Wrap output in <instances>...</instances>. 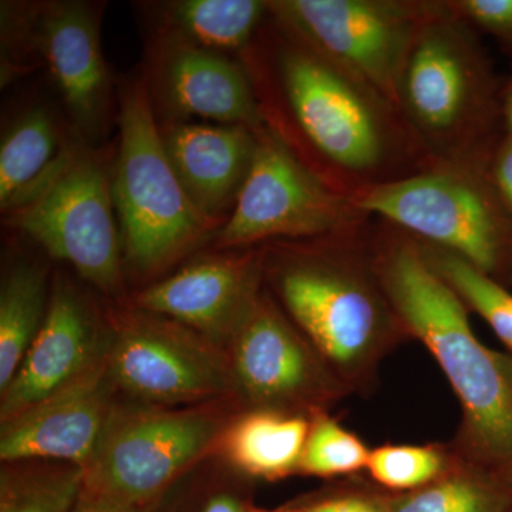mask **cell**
Segmentation results:
<instances>
[{
    "instance_id": "25",
    "label": "cell",
    "mask_w": 512,
    "mask_h": 512,
    "mask_svg": "<svg viewBox=\"0 0 512 512\" xmlns=\"http://www.w3.org/2000/svg\"><path fill=\"white\" fill-rule=\"evenodd\" d=\"M419 242V241H417ZM421 251L427 261L444 279L468 311L477 313L490 325L497 338L512 353V292L511 289L497 284L466 261L444 251V249L421 244Z\"/></svg>"
},
{
    "instance_id": "17",
    "label": "cell",
    "mask_w": 512,
    "mask_h": 512,
    "mask_svg": "<svg viewBox=\"0 0 512 512\" xmlns=\"http://www.w3.org/2000/svg\"><path fill=\"white\" fill-rule=\"evenodd\" d=\"M157 86L175 116L244 126L256 133L266 127L247 66L221 53L165 36Z\"/></svg>"
},
{
    "instance_id": "33",
    "label": "cell",
    "mask_w": 512,
    "mask_h": 512,
    "mask_svg": "<svg viewBox=\"0 0 512 512\" xmlns=\"http://www.w3.org/2000/svg\"><path fill=\"white\" fill-rule=\"evenodd\" d=\"M495 362L500 367L501 375H503L505 384H507L508 393L512 400V353L498 352L494 350Z\"/></svg>"
},
{
    "instance_id": "28",
    "label": "cell",
    "mask_w": 512,
    "mask_h": 512,
    "mask_svg": "<svg viewBox=\"0 0 512 512\" xmlns=\"http://www.w3.org/2000/svg\"><path fill=\"white\" fill-rule=\"evenodd\" d=\"M447 8L478 35H488L512 57V0H446Z\"/></svg>"
},
{
    "instance_id": "7",
    "label": "cell",
    "mask_w": 512,
    "mask_h": 512,
    "mask_svg": "<svg viewBox=\"0 0 512 512\" xmlns=\"http://www.w3.org/2000/svg\"><path fill=\"white\" fill-rule=\"evenodd\" d=\"M244 410L237 399L187 407L117 404L83 468V490L147 511L195 464L221 450Z\"/></svg>"
},
{
    "instance_id": "21",
    "label": "cell",
    "mask_w": 512,
    "mask_h": 512,
    "mask_svg": "<svg viewBox=\"0 0 512 512\" xmlns=\"http://www.w3.org/2000/svg\"><path fill=\"white\" fill-rule=\"evenodd\" d=\"M269 18L261 0H178L165 5L167 36L202 49L247 52Z\"/></svg>"
},
{
    "instance_id": "20",
    "label": "cell",
    "mask_w": 512,
    "mask_h": 512,
    "mask_svg": "<svg viewBox=\"0 0 512 512\" xmlns=\"http://www.w3.org/2000/svg\"><path fill=\"white\" fill-rule=\"evenodd\" d=\"M311 419L268 410H244L222 440L228 463L245 476L278 481L299 474Z\"/></svg>"
},
{
    "instance_id": "26",
    "label": "cell",
    "mask_w": 512,
    "mask_h": 512,
    "mask_svg": "<svg viewBox=\"0 0 512 512\" xmlns=\"http://www.w3.org/2000/svg\"><path fill=\"white\" fill-rule=\"evenodd\" d=\"M456 457L450 443L384 444L372 448L366 471L387 493H412L443 476Z\"/></svg>"
},
{
    "instance_id": "34",
    "label": "cell",
    "mask_w": 512,
    "mask_h": 512,
    "mask_svg": "<svg viewBox=\"0 0 512 512\" xmlns=\"http://www.w3.org/2000/svg\"><path fill=\"white\" fill-rule=\"evenodd\" d=\"M504 127L507 133H512V76L504 84L503 92Z\"/></svg>"
},
{
    "instance_id": "1",
    "label": "cell",
    "mask_w": 512,
    "mask_h": 512,
    "mask_svg": "<svg viewBox=\"0 0 512 512\" xmlns=\"http://www.w3.org/2000/svg\"><path fill=\"white\" fill-rule=\"evenodd\" d=\"M244 64L266 127L340 194L356 198L434 164L392 101L271 12Z\"/></svg>"
},
{
    "instance_id": "11",
    "label": "cell",
    "mask_w": 512,
    "mask_h": 512,
    "mask_svg": "<svg viewBox=\"0 0 512 512\" xmlns=\"http://www.w3.org/2000/svg\"><path fill=\"white\" fill-rule=\"evenodd\" d=\"M433 0H272V18L396 106L397 82ZM397 109V107H396Z\"/></svg>"
},
{
    "instance_id": "31",
    "label": "cell",
    "mask_w": 512,
    "mask_h": 512,
    "mask_svg": "<svg viewBox=\"0 0 512 512\" xmlns=\"http://www.w3.org/2000/svg\"><path fill=\"white\" fill-rule=\"evenodd\" d=\"M72 512H146L138 510L131 505L119 503V501L110 500V498L100 497V495L89 493L83 490L74 504Z\"/></svg>"
},
{
    "instance_id": "15",
    "label": "cell",
    "mask_w": 512,
    "mask_h": 512,
    "mask_svg": "<svg viewBox=\"0 0 512 512\" xmlns=\"http://www.w3.org/2000/svg\"><path fill=\"white\" fill-rule=\"evenodd\" d=\"M117 392L106 359L76 382L3 421L2 463L50 460L84 468L116 409Z\"/></svg>"
},
{
    "instance_id": "23",
    "label": "cell",
    "mask_w": 512,
    "mask_h": 512,
    "mask_svg": "<svg viewBox=\"0 0 512 512\" xmlns=\"http://www.w3.org/2000/svg\"><path fill=\"white\" fill-rule=\"evenodd\" d=\"M45 266L20 262L0 289V392L16 375L45 322L50 292Z\"/></svg>"
},
{
    "instance_id": "30",
    "label": "cell",
    "mask_w": 512,
    "mask_h": 512,
    "mask_svg": "<svg viewBox=\"0 0 512 512\" xmlns=\"http://www.w3.org/2000/svg\"><path fill=\"white\" fill-rule=\"evenodd\" d=\"M488 170L512 212V133L505 131L490 158Z\"/></svg>"
},
{
    "instance_id": "16",
    "label": "cell",
    "mask_w": 512,
    "mask_h": 512,
    "mask_svg": "<svg viewBox=\"0 0 512 512\" xmlns=\"http://www.w3.org/2000/svg\"><path fill=\"white\" fill-rule=\"evenodd\" d=\"M97 5L47 3L32 13L33 45L45 60L74 127L90 140L104 133L111 77L100 43Z\"/></svg>"
},
{
    "instance_id": "35",
    "label": "cell",
    "mask_w": 512,
    "mask_h": 512,
    "mask_svg": "<svg viewBox=\"0 0 512 512\" xmlns=\"http://www.w3.org/2000/svg\"><path fill=\"white\" fill-rule=\"evenodd\" d=\"M247 512H305V511H303L302 508H295V510L268 511V510H261V508H255V507H251V505H248Z\"/></svg>"
},
{
    "instance_id": "3",
    "label": "cell",
    "mask_w": 512,
    "mask_h": 512,
    "mask_svg": "<svg viewBox=\"0 0 512 512\" xmlns=\"http://www.w3.org/2000/svg\"><path fill=\"white\" fill-rule=\"evenodd\" d=\"M370 242L377 274L407 335L437 360L460 403L451 447L512 483V400L494 350L474 335L467 306L416 239L375 218Z\"/></svg>"
},
{
    "instance_id": "4",
    "label": "cell",
    "mask_w": 512,
    "mask_h": 512,
    "mask_svg": "<svg viewBox=\"0 0 512 512\" xmlns=\"http://www.w3.org/2000/svg\"><path fill=\"white\" fill-rule=\"evenodd\" d=\"M504 84L480 35L433 0L406 60L396 107L433 163L487 165L505 133Z\"/></svg>"
},
{
    "instance_id": "27",
    "label": "cell",
    "mask_w": 512,
    "mask_h": 512,
    "mask_svg": "<svg viewBox=\"0 0 512 512\" xmlns=\"http://www.w3.org/2000/svg\"><path fill=\"white\" fill-rule=\"evenodd\" d=\"M370 451L365 441L329 412L319 413L311 419L299 474L320 478L356 476L366 471Z\"/></svg>"
},
{
    "instance_id": "5",
    "label": "cell",
    "mask_w": 512,
    "mask_h": 512,
    "mask_svg": "<svg viewBox=\"0 0 512 512\" xmlns=\"http://www.w3.org/2000/svg\"><path fill=\"white\" fill-rule=\"evenodd\" d=\"M353 200L370 217L512 289V212L488 164L434 163Z\"/></svg>"
},
{
    "instance_id": "9",
    "label": "cell",
    "mask_w": 512,
    "mask_h": 512,
    "mask_svg": "<svg viewBox=\"0 0 512 512\" xmlns=\"http://www.w3.org/2000/svg\"><path fill=\"white\" fill-rule=\"evenodd\" d=\"M106 318L107 363L121 392L165 407L239 400L227 350L200 333L133 305Z\"/></svg>"
},
{
    "instance_id": "29",
    "label": "cell",
    "mask_w": 512,
    "mask_h": 512,
    "mask_svg": "<svg viewBox=\"0 0 512 512\" xmlns=\"http://www.w3.org/2000/svg\"><path fill=\"white\" fill-rule=\"evenodd\" d=\"M301 508L305 512H392L386 491L355 485L320 495Z\"/></svg>"
},
{
    "instance_id": "6",
    "label": "cell",
    "mask_w": 512,
    "mask_h": 512,
    "mask_svg": "<svg viewBox=\"0 0 512 512\" xmlns=\"http://www.w3.org/2000/svg\"><path fill=\"white\" fill-rule=\"evenodd\" d=\"M119 120L111 192L124 259L137 275L153 276L217 234L222 222L202 214L178 180L146 87H126Z\"/></svg>"
},
{
    "instance_id": "19",
    "label": "cell",
    "mask_w": 512,
    "mask_h": 512,
    "mask_svg": "<svg viewBox=\"0 0 512 512\" xmlns=\"http://www.w3.org/2000/svg\"><path fill=\"white\" fill-rule=\"evenodd\" d=\"M79 150L67 144L52 111L33 106L20 114L0 144V207L28 204L62 173Z\"/></svg>"
},
{
    "instance_id": "2",
    "label": "cell",
    "mask_w": 512,
    "mask_h": 512,
    "mask_svg": "<svg viewBox=\"0 0 512 512\" xmlns=\"http://www.w3.org/2000/svg\"><path fill=\"white\" fill-rule=\"evenodd\" d=\"M373 221L261 247L266 289L352 394L372 393L383 360L410 339L377 274Z\"/></svg>"
},
{
    "instance_id": "18",
    "label": "cell",
    "mask_w": 512,
    "mask_h": 512,
    "mask_svg": "<svg viewBox=\"0 0 512 512\" xmlns=\"http://www.w3.org/2000/svg\"><path fill=\"white\" fill-rule=\"evenodd\" d=\"M168 160L195 207L222 222L254 161L258 133L244 126L173 121L160 127Z\"/></svg>"
},
{
    "instance_id": "24",
    "label": "cell",
    "mask_w": 512,
    "mask_h": 512,
    "mask_svg": "<svg viewBox=\"0 0 512 512\" xmlns=\"http://www.w3.org/2000/svg\"><path fill=\"white\" fill-rule=\"evenodd\" d=\"M83 476V467L62 461L3 463L0 512H72Z\"/></svg>"
},
{
    "instance_id": "22",
    "label": "cell",
    "mask_w": 512,
    "mask_h": 512,
    "mask_svg": "<svg viewBox=\"0 0 512 512\" xmlns=\"http://www.w3.org/2000/svg\"><path fill=\"white\" fill-rule=\"evenodd\" d=\"M386 495L392 512H512V483L458 454L426 487Z\"/></svg>"
},
{
    "instance_id": "8",
    "label": "cell",
    "mask_w": 512,
    "mask_h": 512,
    "mask_svg": "<svg viewBox=\"0 0 512 512\" xmlns=\"http://www.w3.org/2000/svg\"><path fill=\"white\" fill-rule=\"evenodd\" d=\"M373 217L330 188L274 131H258L254 161L237 202L214 235L218 251L346 234Z\"/></svg>"
},
{
    "instance_id": "32",
    "label": "cell",
    "mask_w": 512,
    "mask_h": 512,
    "mask_svg": "<svg viewBox=\"0 0 512 512\" xmlns=\"http://www.w3.org/2000/svg\"><path fill=\"white\" fill-rule=\"evenodd\" d=\"M248 505L229 491L212 494L201 505L200 512H247Z\"/></svg>"
},
{
    "instance_id": "14",
    "label": "cell",
    "mask_w": 512,
    "mask_h": 512,
    "mask_svg": "<svg viewBox=\"0 0 512 512\" xmlns=\"http://www.w3.org/2000/svg\"><path fill=\"white\" fill-rule=\"evenodd\" d=\"M109 323L62 274L50 284L45 322L2 390L0 421L12 419L79 380L109 353Z\"/></svg>"
},
{
    "instance_id": "12",
    "label": "cell",
    "mask_w": 512,
    "mask_h": 512,
    "mask_svg": "<svg viewBox=\"0 0 512 512\" xmlns=\"http://www.w3.org/2000/svg\"><path fill=\"white\" fill-rule=\"evenodd\" d=\"M227 353L245 410L312 419L352 394L266 286Z\"/></svg>"
},
{
    "instance_id": "13",
    "label": "cell",
    "mask_w": 512,
    "mask_h": 512,
    "mask_svg": "<svg viewBox=\"0 0 512 512\" xmlns=\"http://www.w3.org/2000/svg\"><path fill=\"white\" fill-rule=\"evenodd\" d=\"M265 289L262 248L197 259L138 292L131 305L173 319L227 350Z\"/></svg>"
},
{
    "instance_id": "10",
    "label": "cell",
    "mask_w": 512,
    "mask_h": 512,
    "mask_svg": "<svg viewBox=\"0 0 512 512\" xmlns=\"http://www.w3.org/2000/svg\"><path fill=\"white\" fill-rule=\"evenodd\" d=\"M111 177L96 153L79 147L70 163L8 222L66 262L104 295H124Z\"/></svg>"
}]
</instances>
